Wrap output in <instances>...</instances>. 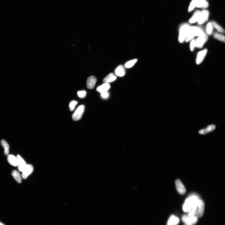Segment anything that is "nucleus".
Segmentation results:
<instances>
[{"mask_svg":"<svg viewBox=\"0 0 225 225\" xmlns=\"http://www.w3.org/2000/svg\"><path fill=\"white\" fill-rule=\"evenodd\" d=\"M200 199L196 195H192L187 198L183 206V211L188 213L191 209L196 207Z\"/></svg>","mask_w":225,"mask_h":225,"instance_id":"1","label":"nucleus"},{"mask_svg":"<svg viewBox=\"0 0 225 225\" xmlns=\"http://www.w3.org/2000/svg\"><path fill=\"white\" fill-rule=\"evenodd\" d=\"M204 33L203 30L197 26L190 27L187 32L185 42H188L193 39L194 37L199 36Z\"/></svg>","mask_w":225,"mask_h":225,"instance_id":"2","label":"nucleus"},{"mask_svg":"<svg viewBox=\"0 0 225 225\" xmlns=\"http://www.w3.org/2000/svg\"><path fill=\"white\" fill-rule=\"evenodd\" d=\"M190 27L188 24H184L180 27L178 37V41L180 43H182L185 41Z\"/></svg>","mask_w":225,"mask_h":225,"instance_id":"3","label":"nucleus"},{"mask_svg":"<svg viewBox=\"0 0 225 225\" xmlns=\"http://www.w3.org/2000/svg\"><path fill=\"white\" fill-rule=\"evenodd\" d=\"M85 109V106L83 105L79 106L74 112L72 116V118L74 121H78L80 119Z\"/></svg>","mask_w":225,"mask_h":225,"instance_id":"4","label":"nucleus"},{"mask_svg":"<svg viewBox=\"0 0 225 225\" xmlns=\"http://www.w3.org/2000/svg\"><path fill=\"white\" fill-rule=\"evenodd\" d=\"M208 40V35L205 33L198 37L196 40V46L198 48H201L203 47L205 43Z\"/></svg>","mask_w":225,"mask_h":225,"instance_id":"5","label":"nucleus"},{"mask_svg":"<svg viewBox=\"0 0 225 225\" xmlns=\"http://www.w3.org/2000/svg\"><path fill=\"white\" fill-rule=\"evenodd\" d=\"M182 220L183 222L186 224L193 225L197 222L198 218L196 216H191L187 215H183Z\"/></svg>","mask_w":225,"mask_h":225,"instance_id":"6","label":"nucleus"},{"mask_svg":"<svg viewBox=\"0 0 225 225\" xmlns=\"http://www.w3.org/2000/svg\"><path fill=\"white\" fill-rule=\"evenodd\" d=\"M209 16V12L208 10H204L201 11L199 19L198 22V24L202 25L207 21Z\"/></svg>","mask_w":225,"mask_h":225,"instance_id":"7","label":"nucleus"},{"mask_svg":"<svg viewBox=\"0 0 225 225\" xmlns=\"http://www.w3.org/2000/svg\"><path fill=\"white\" fill-rule=\"evenodd\" d=\"M208 50L207 48L204 49L198 52L196 59V63L197 65H199L203 61L207 55Z\"/></svg>","mask_w":225,"mask_h":225,"instance_id":"8","label":"nucleus"},{"mask_svg":"<svg viewBox=\"0 0 225 225\" xmlns=\"http://www.w3.org/2000/svg\"><path fill=\"white\" fill-rule=\"evenodd\" d=\"M33 170V168L32 165L28 164L25 168L24 170L22 171L21 175L23 179H27L28 176L31 175Z\"/></svg>","mask_w":225,"mask_h":225,"instance_id":"9","label":"nucleus"},{"mask_svg":"<svg viewBox=\"0 0 225 225\" xmlns=\"http://www.w3.org/2000/svg\"><path fill=\"white\" fill-rule=\"evenodd\" d=\"M176 190L178 193L181 195L184 194L186 192V189L182 182L180 180L177 179L175 182Z\"/></svg>","mask_w":225,"mask_h":225,"instance_id":"10","label":"nucleus"},{"mask_svg":"<svg viewBox=\"0 0 225 225\" xmlns=\"http://www.w3.org/2000/svg\"><path fill=\"white\" fill-rule=\"evenodd\" d=\"M97 82V78L95 76H92L88 77L87 81V86L88 89H92L94 87Z\"/></svg>","mask_w":225,"mask_h":225,"instance_id":"11","label":"nucleus"},{"mask_svg":"<svg viewBox=\"0 0 225 225\" xmlns=\"http://www.w3.org/2000/svg\"><path fill=\"white\" fill-rule=\"evenodd\" d=\"M18 160V169L19 171L22 172L25 168L26 165V163L21 156L19 155L17 156Z\"/></svg>","mask_w":225,"mask_h":225,"instance_id":"12","label":"nucleus"},{"mask_svg":"<svg viewBox=\"0 0 225 225\" xmlns=\"http://www.w3.org/2000/svg\"><path fill=\"white\" fill-rule=\"evenodd\" d=\"M179 222V217L174 215H172L169 218L167 225H177Z\"/></svg>","mask_w":225,"mask_h":225,"instance_id":"13","label":"nucleus"},{"mask_svg":"<svg viewBox=\"0 0 225 225\" xmlns=\"http://www.w3.org/2000/svg\"><path fill=\"white\" fill-rule=\"evenodd\" d=\"M110 86L109 84L108 83H104L102 85L98 86L96 90L97 91L101 93L107 92L108 91L110 88Z\"/></svg>","mask_w":225,"mask_h":225,"instance_id":"14","label":"nucleus"},{"mask_svg":"<svg viewBox=\"0 0 225 225\" xmlns=\"http://www.w3.org/2000/svg\"><path fill=\"white\" fill-rule=\"evenodd\" d=\"M201 11L199 10H197L194 13L193 16L189 20V22L190 24H193L196 22H198L199 19Z\"/></svg>","mask_w":225,"mask_h":225,"instance_id":"15","label":"nucleus"},{"mask_svg":"<svg viewBox=\"0 0 225 225\" xmlns=\"http://www.w3.org/2000/svg\"><path fill=\"white\" fill-rule=\"evenodd\" d=\"M215 126L214 125H211L208 126L206 129H202L199 131V134L204 135L209 132H212L215 129Z\"/></svg>","mask_w":225,"mask_h":225,"instance_id":"16","label":"nucleus"},{"mask_svg":"<svg viewBox=\"0 0 225 225\" xmlns=\"http://www.w3.org/2000/svg\"><path fill=\"white\" fill-rule=\"evenodd\" d=\"M7 161L9 163L14 166H18V160L17 157L13 155H9L7 157Z\"/></svg>","mask_w":225,"mask_h":225,"instance_id":"17","label":"nucleus"},{"mask_svg":"<svg viewBox=\"0 0 225 225\" xmlns=\"http://www.w3.org/2000/svg\"><path fill=\"white\" fill-rule=\"evenodd\" d=\"M116 76L119 77H122L125 74V70L124 67L122 65L119 66L115 71Z\"/></svg>","mask_w":225,"mask_h":225,"instance_id":"18","label":"nucleus"},{"mask_svg":"<svg viewBox=\"0 0 225 225\" xmlns=\"http://www.w3.org/2000/svg\"><path fill=\"white\" fill-rule=\"evenodd\" d=\"M208 3L205 0H196V7L205 9L209 6Z\"/></svg>","mask_w":225,"mask_h":225,"instance_id":"19","label":"nucleus"},{"mask_svg":"<svg viewBox=\"0 0 225 225\" xmlns=\"http://www.w3.org/2000/svg\"><path fill=\"white\" fill-rule=\"evenodd\" d=\"M11 175L17 183H21L22 177L19 172L16 170H14L12 171Z\"/></svg>","mask_w":225,"mask_h":225,"instance_id":"20","label":"nucleus"},{"mask_svg":"<svg viewBox=\"0 0 225 225\" xmlns=\"http://www.w3.org/2000/svg\"><path fill=\"white\" fill-rule=\"evenodd\" d=\"M116 79V77L112 73H111L105 77L103 80V82L105 83H109L115 81Z\"/></svg>","mask_w":225,"mask_h":225,"instance_id":"21","label":"nucleus"},{"mask_svg":"<svg viewBox=\"0 0 225 225\" xmlns=\"http://www.w3.org/2000/svg\"><path fill=\"white\" fill-rule=\"evenodd\" d=\"M211 22L213 28L216 29L218 32L222 34L225 33V30L216 22L213 21Z\"/></svg>","mask_w":225,"mask_h":225,"instance_id":"22","label":"nucleus"},{"mask_svg":"<svg viewBox=\"0 0 225 225\" xmlns=\"http://www.w3.org/2000/svg\"><path fill=\"white\" fill-rule=\"evenodd\" d=\"M213 35L215 39L225 43V36L223 34L215 32L213 33Z\"/></svg>","mask_w":225,"mask_h":225,"instance_id":"23","label":"nucleus"},{"mask_svg":"<svg viewBox=\"0 0 225 225\" xmlns=\"http://www.w3.org/2000/svg\"><path fill=\"white\" fill-rule=\"evenodd\" d=\"M1 144L4 149V154L5 155L8 156L9 155L10 147L9 145L4 140H2L1 141Z\"/></svg>","mask_w":225,"mask_h":225,"instance_id":"24","label":"nucleus"},{"mask_svg":"<svg viewBox=\"0 0 225 225\" xmlns=\"http://www.w3.org/2000/svg\"><path fill=\"white\" fill-rule=\"evenodd\" d=\"M213 26L211 22H208L206 26V34L207 35H211L213 33Z\"/></svg>","mask_w":225,"mask_h":225,"instance_id":"25","label":"nucleus"},{"mask_svg":"<svg viewBox=\"0 0 225 225\" xmlns=\"http://www.w3.org/2000/svg\"><path fill=\"white\" fill-rule=\"evenodd\" d=\"M138 61L137 59H134L127 62L125 63V66L126 68H129L132 67Z\"/></svg>","mask_w":225,"mask_h":225,"instance_id":"26","label":"nucleus"},{"mask_svg":"<svg viewBox=\"0 0 225 225\" xmlns=\"http://www.w3.org/2000/svg\"><path fill=\"white\" fill-rule=\"evenodd\" d=\"M196 47V40L193 39L190 41V51L192 52L194 50V49Z\"/></svg>","mask_w":225,"mask_h":225,"instance_id":"27","label":"nucleus"},{"mask_svg":"<svg viewBox=\"0 0 225 225\" xmlns=\"http://www.w3.org/2000/svg\"><path fill=\"white\" fill-rule=\"evenodd\" d=\"M78 103L77 101L75 100H73L70 102L69 104V108L70 111H73Z\"/></svg>","mask_w":225,"mask_h":225,"instance_id":"28","label":"nucleus"},{"mask_svg":"<svg viewBox=\"0 0 225 225\" xmlns=\"http://www.w3.org/2000/svg\"><path fill=\"white\" fill-rule=\"evenodd\" d=\"M196 0H192V1L191 2L189 7L188 10L189 12H190L192 11L194 9L195 7H196Z\"/></svg>","mask_w":225,"mask_h":225,"instance_id":"29","label":"nucleus"},{"mask_svg":"<svg viewBox=\"0 0 225 225\" xmlns=\"http://www.w3.org/2000/svg\"><path fill=\"white\" fill-rule=\"evenodd\" d=\"M78 96L80 98H84L86 96V92L85 91H78L77 92Z\"/></svg>","mask_w":225,"mask_h":225,"instance_id":"30","label":"nucleus"},{"mask_svg":"<svg viewBox=\"0 0 225 225\" xmlns=\"http://www.w3.org/2000/svg\"><path fill=\"white\" fill-rule=\"evenodd\" d=\"M109 95V93L108 92L101 93V97L104 99H107Z\"/></svg>","mask_w":225,"mask_h":225,"instance_id":"31","label":"nucleus"},{"mask_svg":"<svg viewBox=\"0 0 225 225\" xmlns=\"http://www.w3.org/2000/svg\"><path fill=\"white\" fill-rule=\"evenodd\" d=\"M0 225H5L1 223V222H0Z\"/></svg>","mask_w":225,"mask_h":225,"instance_id":"32","label":"nucleus"},{"mask_svg":"<svg viewBox=\"0 0 225 225\" xmlns=\"http://www.w3.org/2000/svg\"><path fill=\"white\" fill-rule=\"evenodd\" d=\"M186 225H190V224H186Z\"/></svg>","mask_w":225,"mask_h":225,"instance_id":"33","label":"nucleus"},{"mask_svg":"<svg viewBox=\"0 0 225 225\" xmlns=\"http://www.w3.org/2000/svg\"><path fill=\"white\" fill-rule=\"evenodd\" d=\"M205 1H206V0H205Z\"/></svg>","mask_w":225,"mask_h":225,"instance_id":"34","label":"nucleus"}]
</instances>
